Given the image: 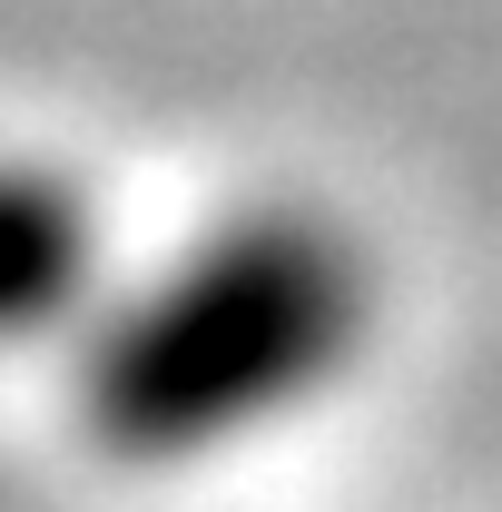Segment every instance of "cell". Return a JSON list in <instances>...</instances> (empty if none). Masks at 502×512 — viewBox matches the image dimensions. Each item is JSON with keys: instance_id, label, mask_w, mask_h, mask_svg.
I'll list each match as a JSON object with an SVG mask.
<instances>
[{"instance_id": "obj_1", "label": "cell", "mask_w": 502, "mask_h": 512, "mask_svg": "<svg viewBox=\"0 0 502 512\" xmlns=\"http://www.w3.org/2000/svg\"><path fill=\"white\" fill-rule=\"evenodd\" d=\"M384 266L315 197H237L168 256L119 266L69 335L79 434L119 473H207L296 434L365 375Z\"/></svg>"}, {"instance_id": "obj_2", "label": "cell", "mask_w": 502, "mask_h": 512, "mask_svg": "<svg viewBox=\"0 0 502 512\" xmlns=\"http://www.w3.org/2000/svg\"><path fill=\"white\" fill-rule=\"evenodd\" d=\"M109 276H119V247H109L99 188L50 148L0 138V355L20 345L69 355V335L109 296Z\"/></svg>"}]
</instances>
